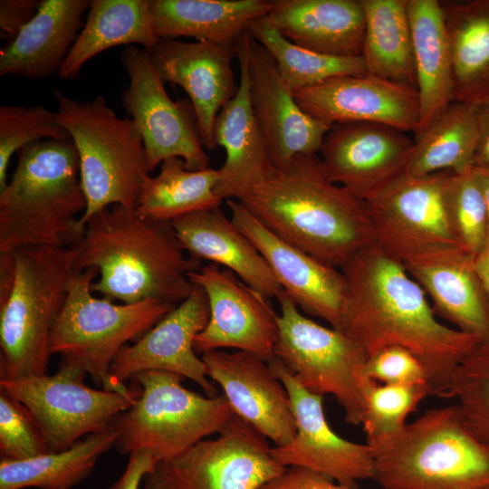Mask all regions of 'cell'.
Wrapping results in <instances>:
<instances>
[{"mask_svg":"<svg viewBox=\"0 0 489 489\" xmlns=\"http://www.w3.org/2000/svg\"><path fill=\"white\" fill-rule=\"evenodd\" d=\"M340 270L348 288L340 331L368 358L389 346L408 350L425 366L432 396L452 398L457 368L483 340L442 323L403 264L377 243Z\"/></svg>","mask_w":489,"mask_h":489,"instance_id":"6da1fadb","label":"cell"},{"mask_svg":"<svg viewBox=\"0 0 489 489\" xmlns=\"http://www.w3.org/2000/svg\"><path fill=\"white\" fill-rule=\"evenodd\" d=\"M84 226L75 270L97 269L93 293L121 303L155 300L174 305L191 293L188 273L200 269L201 262L185 251L171 222L113 205L93 214Z\"/></svg>","mask_w":489,"mask_h":489,"instance_id":"7a4b0ae2","label":"cell"},{"mask_svg":"<svg viewBox=\"0 0 489 489\" xmlns=\"http://www.w3.org/2000/svg\"><path fill=\"white\" fill-rule=\"evenodd\" d=\"M240 201L272 233L340 269L376 243L366 202L327 176L318 154H300Z\"/></svg>","mask_w":489,"mask_h":489,"instance_id":"3957f363","label":"cell"},{"mask_svg":"<svg viewBox=\"0 0 489 489\" xmlns=\"http://www.w3.org/2000/svg\"><path fill=\"white\" fill-rule=\"evenodd\" d=\"M87 207L79 157L71 139L21 149L11 180L0 191V253L28 246L75 248Z\"/></svg>","mask_w":489,"mask_h":489,"instance_id":"277c9868","label":"cell"},{"mask_svg":"<svg viewBox=\"0 0 489 489\" xmlns=\"http://www.w3.org/2000/svg\"><path fill=\"white\" fill-rule=\"evenodd\" d=\"M76 256V248L51 246L0 253V379L47 374Z\"/></svg>","mask_w":489,"mask_h":489,"instance_id":"5b68a950","label":"cell"},{"mask_svg":"<svg viewBox=\"0 0 489 489\" xmlns=\"http://www.w3.org/2000/svg\"><path fill=\"white\" fill-rule=\"evenodd\" d=\"M373 455V480L383 489L489 487V448L456 404L425 411Z\"/></svg>","mask_w":489,"mask_h":489,"instance_id":"8992f818","label":"cell"},{"mask_svg":"<svg viewBox=\"0 0 489 489\" xmlns=\"http://www.w3.org/2000/svg\"><path fill=\"white\" fill-rule=\"evenodd\" d=\"M57 114L79 157L87 207L84 226L96 212L113 205L135 210L149 176L141 134L132 119H121L103 96L77 101L54 89Z\"/></svg>","mask_w":489,"mask_h":489,"instance_id":"52a82bcc","label":"cell"},{"mask_svg":"<svg viewBox=\"0 0 489 489\" xmlns=\"http://www.w3.org/2000/svg\"><path fill=\"white\" fill-rule=\"evenodd\" d=\"M183 379L158 370L141 372L130 379L139 388V395L110 426L117 434L118 452L130 455L147 450L162 462L226 427L235 416L226 398L191 391L182 386Z\"/></svg>","mask_w":489,"mask_h":489,"instance_id":"ba28073f","label":"cell"},{"mask_svg":"<svg viewBox=\"0 0 489 489\" xmlns=\"http://www.w3.org/2000/svg\"><path fill=\"white\" fill-rule=\"evenodd\" d=\"M98 271H74L67 296L54 322L52 354L81 368L104 389L110 388V369L119 351L141 337L176 305L155 300L116 303L91 291Z\"/></svg>","mask_w":489,"mask_h":489,"instance_id":"9c48e42d","label":"cell"},{"mask_svg":"<svg viewBox=\"0 0 489 489\" xmlns=\"http://www.w3.org/2000/svg\"><path fill=\"white\" fill-rule=\"evenodd\" d=\"M276 299L280 314L274 356L304 388L332 395L347 423L360 425L368 380L363 375L365 351L343 331L305 316L283 290Z\"/></svg>","mask_w":489,"mask_h":489,"instance_id":"30bf717a","label":"cell"},{"mask_svg":"<svg viewBox=\"0 0 489 489\" xmlns=\"http://www.w3.org/2000/svg\"><path fill=\"white\" fill-rule=\"evenodd\" d=\"M86 374L62 360L53 375L2 379L0 389L28 408L43 431L49 452H60L84 436L111 428L113 419L139 395L134 382L122 391L91 388L84 383Z\"/></svg>","mask_w":489,"mask_h":489,"instance_id":"8fae6325","label":"cell"},{"mask_svg":"<svg viewBox=\"0 0 489 489\" xmlns=\"http://www.w3.org/2000/svg\"><path fill=\"white\" fill-rule=\"evenodd\" d=\"M451 173L404 175L366 201L376 243L403 264L463 250L444 202V186Z\"/></svg>","mask_w":489,"mask_h":489,"instance_id":"7c38bea8","label":"cell"},{"mask_svg":"<svg viewBox=\"0 0 489 489\" xmlns=\"http://www.w3.org/2000/svg\"><path fill=\"white\" fill-rule=\"evenodd\" d=\"M120 62L129 77L122 105L139 129L149 171L169 158H180L189 170L209 168L190 101H173L166 91L149 52L127 46Z\"/></svg>","mask_w":489,"mask_h":489,"instance_id":"4fadbf2b","label":"cell"},{"mask_svg":"<svg viewBox=\"0 0 489 489\" xmlns=\"http://www.w3.org/2000/svg\"><path fill=\"white\" fill-rule=\"evenodd\" d=\"M267 438L235 416L213 439H204L158 463L167 489H261L286 467Z\"/></svg>","mask_w":489,"mask_h":489,"instance_id":"5bb4252c","label":"cell"},{"mask_svg":"<svg viewBox=\"0 0 489 489\" xmlns=\"http://www.w3.org/2000/svg\"><path fill=\"white\" fill-rule=\"evenodd\" d=\"M267 362L289 392L296 423L293 438L272 447L273 458L285 467L307 468L346 486L374 479L371 447L334 432L325 416L323 396L304 388L276 357Z\"/></svg>","mask_w":489,"mask_h":489,"instance_id":"9a60e30c","label":"cell"},{"mask_svg":"<svg viewBox=\"0 0 489 489\" xmlns=\"http://www.w3.org/2000/svg\"><path fill=\"white\" fill-rule=\"evenodd\" d=\"M190 282L206 292L209 320L195 339L197 354L222 349L273 360L278 336V314L268 298L244 283L232 271L215 264L188 273Z\"/></svg>","mask_w":489,"mask_h":489,"instance_id":"2e32d148","label":"cell"},{"mask_svg":"<svg viewBox=\"0 0 489 489\" xmlns=\"http://www.w3.org/2000/svg\"><path fill=\"white\" fill-rule=\"evenodd\" d=\"M205 291L194 284L189 296L176 305L132 345L124 346L110 369L111 391L128 388L126 380L149 370L168 371L189 379L208 397L217 396L206 367L194 348L195 339L209 320Z\"/></svg>","mask_w":489,"mask_h":489,"instance_id":"e0dca14e","label":"cell"},{"mask_svg":"<svg viewBox=\"0 0 489 489\" xmlns=\"http://www.w3.org/2000/svg\"><path fill=\"white\" fill-rule=\"evenodd\" d=\"M413 147L390 126L344 122L331 126L319 153L329 178L366 202L406 174Z\"/></svg>","mask_w":489,"mask_h":489,"instance_id":"ac0fdd59","label":"cell"},{"mask_svg":"<svg viewBox=\"0 0 489 489\" xmlns=\"http://www.w3.org/2000/svg\"><path fill=\"white\" fill-rule=\"evenodd\" d=\"M226 205L233 223L264 256L297 307L340 331L348 294L341 271L275 235L240 201L228 199Z\"/></svg>","mask_w":489,"mask_h":489,"instance_id":"d6986e66","label":"cell"},{"mask_svg":"<svg viewBox=\"0 0 489 489\" xmlns=\"http://www.w3.org/2000/svg\"><path fill=\"white\" fill-rule=\"evenodd\" d=\"M253 112L276 169L300 154H318L331 128L306 114L269 52L248 31L242 35Z\"/></svg>","mask_w":489,"mask_h":489,"instance_id":"ffe728a7","label":"cell"},{"mask_svg":"<svg viewBox=\"0 0 489 489\" xmlns=\"http://www.w3.org/2000/svg\"><path fill=\"white\" fill-rule=\"evenodd\" d=\"M293 96L306 114L331 127L373 122L415 133L419 125L417 89L369 73L332 78Z\"/></svg>","mask_w":489,"mask_h":489,"instance_id":"44dd1931","label":"cell"},{"mask_svg":"<svg viewBox=\"0 0 489 489\" xmlns=\"http://www.w3.org/2000/svg\"><path fill=\"white\" fill-rule=\"evenodd\" d=\"M208 377L218 384L235 416L275 446L296 433L289 392L269 363L243 350H212L201 355Z\"/></svg>","mask_w":489,"mask_h":489,"instance_id":"7402d4cb","label":"cell"},{"mask_svg":"<svg viewBox=\"0 0 489 489\" xmlns=\"http://www.w3.org/2000/svg\"><path fill=\"white\" fill-rule=\"evenodd\" d=\"M149 54L161 80L187 92L201 143L214 150L217 147L214 134L216 116L238 91L232 68L235 44L159 40Z\"/></svg>","mask_w":489,"mask_h":489,"instance_id":"603a6c76","label":"cell"},{"mask_svg":"<svg viewBox=\"0 0 489 489\" xmlns=\"http://www.w3.org/2000/svg\"><path fill=\"white\" fill-rule=\"evenodd\" d=\"M240 67L238 91L216 116L214 134L225 150L215 192L221 200H240L276 171L250 101L247 58L242 36L235 44Z\"/></svg>","mask_w":489,"mask_h":489,"instance_id":"cb8c5ba5","label":"cell"},{"mask_svg":"<svg viewBox=\"0 0 489 489\" xmlns=\"http://www.w3.org/2000/svg\"><path fill=\"white\" fill-rule=\"evenodd\" d=\"M265 18L300 47L332 56L361 55L365 14L360 0H273Z\"/></svg>","mask_w":489,"mask_h":489,"instance_id":"d4e9b609","label":"cell"},{"mask_svg":"<svg viewBox=\"0 0 489 489\" xmlns=\"http://www.w3.org/2000/svg\"><path fill=\"white\" fill-rule=\"evenodd\" d=\"M171 223L177 239L191 257L232 271L268 299L277 298L282 292L264 256L221 206L194 212Z\"/></svg>","mask_w":489,"mask_h":489,"instance_id":"484cf974","label":"cell"},{"mask_svg":"<svg viewBox=\"0 0 489 489\" xmlns=\"http://www.w3.org/2000/svg\"><path fill=\"white\" fill-rule=\"evenodd\" d=\"M403 265L432 301L436 314L461 331L489 339V302L473 255L453 250Z\"/></svg>","mask_w":489,"mask_h":489,"instance_id":"4316f807","label":"cell"},{"mask_svg":"<svg viewBox=\"0 0 489 489\" xmlns=\"http://www.w3.org/2000/svg\"><path fill=\"white\" fill-rule=\"evenodd\" d=\"M90 0H41L35 16L0 52V75L43 79L58 71L73 46Z\"/></svg>","mask_w":489,"mask_h":489,"instance_id":"83f0119b","label":"cell"},{"mask_svg":"<svg viewBox=\"0 0 489 489\" xmlns=\"http://www.w3.org/2000/svg\"><path fill=\"white\" fill-rule=\"evenodd\" d=\"M271 7L268 0H149L153 28L159 40L189 37L227 45L235 44Z\"/></svg>","mask_w":489,"mask_h":489,"instance_id":"f1b7e54d","label":"cell"},{"mask_svg":"<svg viewBox=\"0 0 489 489\" xmlns=\"http://www.w3.org/2000/svg\"><path fill=\"white\" fill-rule=\"evenodd\" d=\"M407 7L419 101L417 133L454 101L453 63L440 1L407 0Z\"/></svg>","mask_w":489,"mask_h":489,"instance_id":"f546056e","label":"cell"},{"mask_svg":"<svg viewBox=\"0 0 489 489\" xmlns=\"http://www.w3.org/2000/svg\"><path fill=\"white\" fill-rule=\"evenodd\" d=\"M158 41L149 0H91L85 24L58 75L76 80L83 65L103 51L136 45L149 53Z\"/></svg>","mask_w":489,"mask_h":489,"instance_id":"4dcf8cb0","label":"cell"},{"mask_svg":"<svg viewBox=\"0 0 489 489\" xmlns=\"http://www.w3.org/2000/svg\"><path fill=\"white\" fill-rule=\"evenodd\" d=\"M440 4L452 55L454 101L489 102V0Z\"/></svg>","mask_w":489,"mask_h":489,"instance_id":"1f68e13d","label":"cell"},{"mask_svg":"<svg viewBox=\"0 0 489 489\" xmlns=\"http://www.w3.org/2000/svg\"><path fill=\"white\" fill-rule=\"evenodd\" d=\"M479 137L477 106L453 101L420 131L405 175L461 173L473 166Z\"/></svg>","mask_w":489,"mask_h":489,"instance_id":"d6a6232c","label":"cell"},{"mask_svg":"<svg viewBox=\"0 0 489 489\" xmlns=\"http://www.w3.org/2000/svg\"><path fill=\"white\" fill-rule=\"evenodd\" d=\"M365 14L361 56L369 74L417 89L407 0H360Z\"/></svg>","mask_w":489,"mask_h":489,"instance_id":"836d02e7","label":"cell"},{"mask_svg":"<svg viewBox=\"0 0 489 489\" xmlns=\"http://www.w3.org/2000/svg\"><path fill=\"white\" fill-rule=\"evenodd\" d=\"M112 429L86 436L60 452L24 460H0V489H71L87 478L99 458L115 446Z\"/></svg>","mask_w":489,"mask_h":489,"instance_id":"e575fe53","label":"cell"},{"mask_svg":"<svg viewBox=\"0 0 489 489\" xmlns=\"http://www.w3.org/2000/svg\"><path fill=\"white\" fill-rule=\"evenodd\" d=\"M218 169L189 170L180 158H169L146 181L135 212L141 217L172 222L180 216L221 206L215 192Z\"/></svg>","mask_w":489,"mask_h":489,"instance_id":"d590c367","label":"cell"},{"mask_svg":"<svg viewBox=\"0 0 489 489\" xmlns=\"http://www.w3.org/2000/svg\"><path fill=\"white\" fill-rule=\"evenodd\" d=\"M248 32L273 56L292 92L332 78L368 73L361 55L332 56L300 47L284 38L265 16L254 21Z\"/></svg>","mask_w":489,"mask_h":489,"instance_id":"8d00e7d4","label":"cell"},{"mask_svg":"<svg viewBox=\"0 0 489 489\" xmlns=\"http://www.w3.org/2000/svg\"><path fill=\"white\" fill-rule=\"evenodd\" d=\"M361 424L366 444L372 451L395 440L408 424L407 418L427 397V385H384L368 379L364 388Z\"/></svg>","mask_w":489,"mask_h":489,"instance_id":"74e56055","label":"cell"},{"mask_svg":"<svg viewBox=\"0 0 489 489\" xmlns=\"http://www.w3.org/2000/svg\"><path fill=\"white\" fill-rule=\"evenodd\" d=\"M471 168L461 173L452 172L448 176L444 186V202L459 244L475 257L486 242L489 217L484 198Z\"/></svg>","mask_w":489,"mask_h":489,"instance_id":"f35d334b","label":"cell"},{"mask_svg":"<svg viewBox=\"0 0 489 489\" xmlns=\"http://www.w3.org/2000/svg\"><path fill=\"white\" fill-rule=\"evenodd\" d=\"M69 134L57 112L42 105L0 107V191L7 185V168L21 149L45 139H66Z\"/></svg>","mask_w":489,"mask_h":489,"instance_id":"ab89813d","label":"cell"},{"mask_svg":"<svg viewBox=\"0 0 489 489\" xmlns=\"http://www.w3.org/2000/svg\"><path fill=\"white\" fill-rule=\"evenodd\" d=\"M474 435L489 448V339L462 361L452 380V398Z\"/></svg>","mask_w":489,"mask_h":489,"instance_id":"60d3db41","label":"cell"},{"mask_svg":"<svg viewBox=\"0 0 489 489\" xmlns=\"http://www.w3.org/2000/svg\"><path fill=\"white\" fill-rule=\"evenodd\" d=\"M47 452L43 431L28 408L0 389L1 459L24 460Z\"/></svg>","mask_w":489,"mask_h":489,"instance_id":"b9f144b4","label":"cell"},{"mask_svg":"<svg viewBox=\"0 0 489 489\" xmlns=\"http://www.w3.org/2000/svg\"><path fill=\"white\" fill-rule=\"evenodd\" d=\"M363 375L384 385H427L430 388L423 363L408 350L399 346L386 347L369 356Z\"/></svg>","mask_w":489,"mask_h":489,"instance_id":"7bdbcfd3","label":"cell"},{"mask_svg":"<svg viewBox=\"0 0 489 489\" xmlns=\"http://www.w3.org/2000/svg\"><path fill=\"white\" fill-rule=\"evenodd\" d=\"M261 489H360L338 484L329 477L303 467L290 466Z\"/></svg>","mask_w":489,"mask_h":489,"instance_id":"ee69618b","label":"cell"},{"mask_svg":"<svg viewBox=\"0 0 489 489\" xmlns=\"http://www.w3.org/2000/svg\"><path fill=\"white\" fill-rule=\"evenodd\" d=\"M41 0H1V37L11 42L35 16Z\"/></svg>","mask_w":489,"mask_h":489,"instance_id":"f6af8a7d","label":"cell"},{"mask_svg":"<svg viewBox=\"0 0 489 489\" xmlns=\"http://www.w3.org/2000/svg\"><path fill=\"white\" fill-rule=\"evenodd\" d=\"M159 462L149 451L133 452L129 455L123 474L109 489H139L141 480L153 471Z\"/></svg>","mask_w":489,"mask_h":489,"instance_id":"bcb514c9","label":"cell"},{"mask_svg":"<svg viewBox=\"0 0 489 489\" xmlns=\"http://www.w3.org/2000/svg\"><path fill=\"white\" fill-rule=\"evenodd\" d=\"M479 137L473 166L489 168V102L477 106Z\"/></svg>","mask_w":489,"mask_h":489,"instance_id":"7dc6e473","label":"cell"},{"mask_svg":"<svg viewBox=\"0 0 489 489\" xmlns=\"http://www.w3.org/2000/svg\"><path fill=\"white\" fill-rule=\"evenodd\" d=\"M474 265L489 302V231L482 250L474 257Z\"/></svg>","mask_w":489,"mask_h":489,"instance_id":"c3c4849f","label":"cell"},{"mask_svg":"<svg viewBox=\"0 0 489 489\" xmlns=\"http://www.w3.org/2000/svg\"><path fill=\"white\" fill-rule=\"evenodd\" d=\"M471 168L484 198L489 217V168L475 166Z\"/></svg>","mask_w":489,"mask_h":489,"instance_id":"681fc988","label":"cell"},{"mask_svg":"<svg viewBox=\"0 0 489 489\" xmlns=\"http://www.w3.org/2000/svg\"><path fill=\"white\" fill-rule=\"evenodd\" d=\"M144 489H167L158 464L153 471L146 475Z\"/></svg>","mask_w":489,"mask_h":489,"instance_id":"f907efd6","label":"cell"},{"mask_svg":"<svg viewBox=\"0 0 489 489\" xmlns=\"http://www.w3.org/2000/svg\"><path fill=\"white\" fill-rule=\"evenodd\" d=\"M484 489H489V487L484 488Z\"/></svg>","mask_w":489,"mask_h":489,"instance_id":"816d5d0a","label":"cell"}]
</instances>
